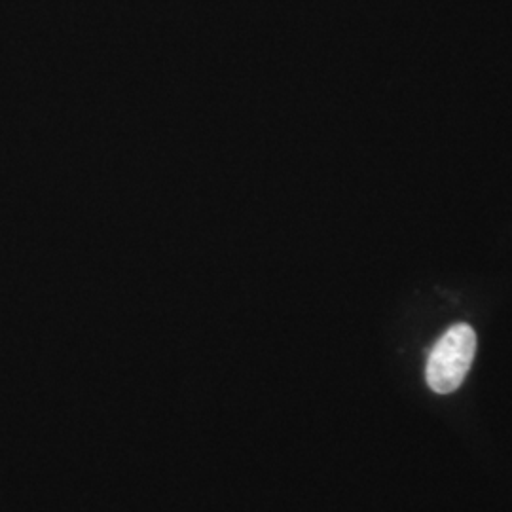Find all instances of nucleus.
<instances>
[{"label": "nucleus", "instance_id": "nucleus-1", "mask_svg": "<svg viewBox=\"0 0 512 512\" xmlns=\"http://www.w3.org/2000/svg\"><path fill=\"white\" fill-rule=\"evenodd\" d=\"M475 353L476 334L473 327L465 323L450 327L431 349L425 368L429 387L440 395L456 391L471 370Z\"/></svg>", "mask_w": 512, "mask_h": 512}]
</instances>
